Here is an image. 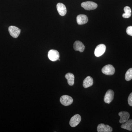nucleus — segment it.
<instances>
[{"mask_svg":"<svg viewBox=\"0 0 132 132\" xmlns=\"http://www.w3.org/2000/svg\"><path fill=\"white\" fill-rule=\"evenodd\" d=\"M102 72L106 75H112L115 73V69L113 66L109 64L104 66L102 69Z\"/></svg>","mask_w":132,"mask_h":132,"instance_id":"nucleus-2","label":"nucleus"},{"mask_svg":"<svg viewBox=\"0 0 132 132\" xmlns=\"http://www.w3.org/2000/svg\"><path fill=\"white\" fill-rule=\"evenodd\" d=\"M93 84V79L91 76L86 77L83 81V86L85 88L91 87Z\"/></svg>","mask_w":132,"mask_h":132,"instance_id":"nucleus-14","label":"nucleus"},{"mask_svg":"<svg viewBox=\"0 0 132 132\" xmlns=\"http://www.w3.org/2000/svg\"><path fill=\"white\" fill-rule=\"evenodd\" d=\"M128 104L130 106H132V92L129 95L128 99Z\"/></svg>","mask_w":132,"mask_h":132,"instance_id":"nucleus-20","label":"nucleus"},{"mask_svg":"<svg viewBox=\"0 0 132 132\" xmlns=\"http://www.w3.org/2000/svg\"><path fill=\"white\" fill-rule=\"evenodd\" d=\"M57 9L60 15L62 16L65 15L67 12V8L64 4L59 3L57 4Z\"/></svg>","mask_w":132,"mask_h":132,"instance_id":"nucleus-11","label":"nucleus"},{"mask_svg":"<svg viewBox=\"0 0 132 132\" xmlns=\"http://www.w3.org/2000/svg\"><path fill=\"white\" fill-rule=\"evenodd\" d=\"M106 50V47L104 44H100L96 47L95 50L94 54L97 57L101 56L104 54Z\"/></svg>","mask_w":132,"mask_h":132,"instance_id":"nucleus-3","label":"nucleus"},{"mask_svg":"<svg viewBox=\"0 0 132 132\" xmlns=\"http://www.w3.org/2000/svg\"><path fill=\"white\" fill-rule=\"evenodd\" d=\"M114 96V92L112 90H108L104 97V102L107 104H110L113 100Z\"/></svg>","mask_w":132,"mask_h":132,"instance_id":"nucleus-8","label":"nucleus"},{"mask_svg":"<svg viewBox=\"0 0 132 132\" xmlns=\"http://www.w3.org/2000/svg\"><path fill=\"white\" fill-rule=\"evenodd\" d=\"M125 79L127 81L132 79V68H130L128 70L125 75Z\"/></svg>","mask_w":132,"mask_h":132,"instance_id":"nucleus-18","label":"nucleus"},{"mask_svg":"<svg viewBox=\"0 0 132 132\" xmlns=\"http://www.w3.org/2000/svg\"><path fill=\"white\" fill-rule=\"evenodd\" d=\"M119 115L120 118L119 122L121 124H123L127 121L130 117V114L129 113L125 111L120 112L119 113Z\"/></svg>","mask_w":132,"mask_h":132,"instance_id":"nucleus-10","label":"nucleus"},{"mask_svg":"<svg viewBox=\"0 0 132 132\" xmlns=\"http://www.w3.org/2000/svg\"><path fill=\"white\" fill-rule=\"evenodd\" d=\"M76 20L79 25H83L87 23L88 21V18L86 15H79L77 16Z\"/></svg>","mask_w":132,"mask_h":132,"instance_id":"nucleus-12","label":"nucleus"},{"mask_svg":"<svg viewBox=\"0 0 132 132\" xmlns=\"http://www.w3.org/2000/svg\"><path fill=\"white\" fill-rule=\"evenodd\" d=\"M9 31L11 36L13 38H16L20 35L21 29L15 26H11L9 28Z\"/></svg>","mask_w":132,"mask_h":132,"instance_id":"nucleus-6","label":"nucleus"},{"mask_svg":"<svg viewBox=\"0 0 132 132\" xmlns=\"http://www.w3.org/2000/svg\"><path fill=\"white\" fill-rule=\"evenodd\" d=\"M126 32L128 35L132 36V26L128 27L126 29Z\"/></svg>","mask_w":132,"mask_h":132,"instance_id":"nucleus-19","label":"nucleus"},{"mask_svg":"<svg viewBox=\"0 0 132 132\" xmlns=\"http://www.w3.org/2000/svg\"><path fill=\"white\" fill-rule=\"evenodd\" d=\"M81 120V117L80 116L79 114H75L71 118L69 122V124L72 127H75L79 124Z\"/></svg>","mask_w":132,"mask_h":132,"instance_id":"nucleus-7","label":"nucleus"},{"mask_svg":"<svg viewBox=\"0 0 132 132\" xmlns=\"http://www.w3.org/2000/svg\"><path fill=\"white\" fill-rule=\"evenodd\" d=\"M81 6L86 10H91L96 9L98 7V5L93 2L87 1L82 2Z\"/></svg>","mask_w":132,"mask_h":132,"instance_id":"nucleus-1","label":"nucleus"},{"mask_svg":"<svg viewBox=\"0 0 132 132\" xmlns=\"http://www.w3.org/2000/svg\"><path fill=\"white\" fill-rule=\"evenodd\" d=\"M65 78L67 80L68 83L70 86H72L74 84L75 76L73 74L68 73L65 75Z\"/></svg>","mask_w":132,"mask_h":132,"instance_id":"nucleus-15","label":"nucleus"},{"mask_svg":"<svg viewBox=\"0 0 132 132\" xmlns=\"http://www.w3.org/2000/svg\"><path fill=\"white\" fill-rule=\"evenodd\" d=\"M61 103L65 106L70 105L73 102V99L72 97L67 95H62L60 99Z\"/></svg>","mask_w":132,"mask_h":132,"instance_id":"nucleus-4","label":"nucleus"},{"mask_svg":"<svg viewBox=\"0 0 132 132\" xmlns=\"http://www.w3.org/2000/svg\"><path fill=\"white\" fill-rule=\"evenodd\" d=\"M59 60V61H60V59H59V60Z\"/></svg>","mask_w":132,"mask_h":132,"instance_id":"nucleus-21","label":"nucleus"},{"mask_svg":"<svg viewBox=\"0 0 132 132\" xmlns=\"http://www.w3.org/2000/svg\"><path fill=\"white\" fill-rule=\"evenodd\" d=\"M121 128L128 131H132V119L128 120L121 126Z\"/></svg>","mask_w":132,"mask_h":132,"instance_id":"nucleus-16","label":"nucleus"},{"mask_svg":"<svg viewBox=\"0 0 132 132\" xmlns=\"http://www.w3.org/2000/svg\"><path fill=\"white\" fill-rule=\"evenodd\" d=\"M97 130L98 132H112L113 129L109 125L101 123L98 125Z\"/></svg>","mask_w":132,"mask_h":132,"instance_id":"nucleus-9","label":"nucleus"},{"mask_svg":"<svg viewBox=\"0 0 132 132\" xmlns=\"http://www.w3.org/2000/svg\"><path fill=\"white\" fill-rule=\"evenodd\" d=\"M48 57L50 60L52 61H55L58 60L60 57L59 52L55 50H51L48 54Z\"/></svg>","mask_w":132,"mask_h":132,"instance_id":"nucleus-5","label":"nucleus"},{"mask_svg":"<svg viewBox=\"0 0 132 132\" xmlns=\"http://www.w3.org/2000/svg\"><path fill=\"white\" fill-rule=\"evenodd\" d=\"M73 48L75 51L83 52L85 50V46L81 42L76 41L74 43Z\"/></svg>","mask_w":132,"mask_h":132,"instance_id":"nucleus-13","label":"nucleus"},{"mask_svg":"<svg viewBox=\"0 0 132 132\" xmlns=\"http://www.w3.org/2000/svg\"><path fill=\"white\" fill-rule=\"evenodd\" d=\"M124 10L125 13L122 15L123 18L126 19L130 18L131 15V10L130 7L128 6H126L124 8Z\"/></svg>","mask_w":132,"mask_h":132,"instance_id":"nucleus-17","label":"nucleus"}]
</instances>
